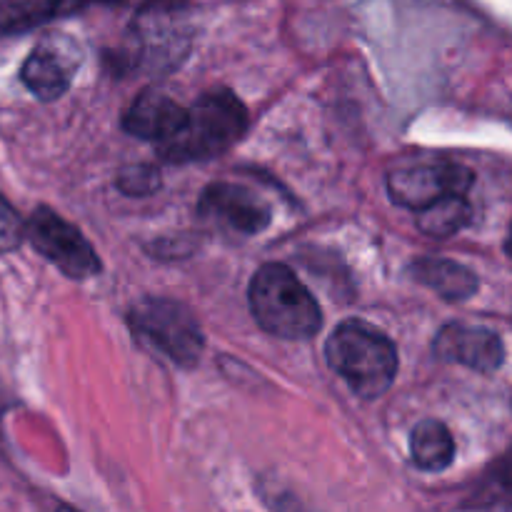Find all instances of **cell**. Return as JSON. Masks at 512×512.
<instances>
[{
    "instance_id": "15",
    "label": "cell",
    "mask_w": 512,
    "mask_h": 512,
    "mask_svg": "<svg viewBox=\"0 0 512 512\" xmlns=\"http://www.w3.org/2000/svg\"><path fill=\"white\" fill-rule=\"evenodd\" d=\"M125 195H150L160 188V173L153 165H130L115 180Z\"/></svg>"
},
{
    "instance_id": "16",
    "label": "cell",
    "mask_w": 512,
    "mask_h": 512,
    "mask_svg": "<svg viewBox=\"0 0 512 512\" xmlns=\"http://www.w3.org/2000/svg\"><path fill=\"white\" fill-rule=\"evenodd\" d=\"M23 235H25V225L20 223L15 210L0 198V253H8V250L18 248Z\"/></svg>"
},
{
    "instance_id": "13",
    "label": "cell",
    "mask_w": 512,
    "mask_h": 512,
    "mask_svg": "<svg viewBox=\"0 0 512 512\" xmlns=\"http://www.w3.org/2000/svg\"><path fill=\"white\" fill-rule=\"evenodd\" d=\"M473 218L465 195H445V198L435 200L428 208L418 210V228L430 238H450Z\"/></svg>"
},
{
    "instance_id": "9",
    "label": "cell",
    "mask_w": 512,
    "mask_h": 512,
    "mask_svg": "<svg viewBox=\"0 0 512 512\" xmlns=\"http://www.w3.org/2000/svg\"><path fill=\"white\" fill-rule=\"evenodd\" d=\"M435 355L448 363H460L478 373H495L505 360L503 340L498 333L480 325L448 323L435 335Z\"/></svg>"
},
{
    "instance_id": "7",
    "label": "cell",
    "mask_w": 512,
    "mask_h": 512,
    "mask_svg": "<svg viewBox=\"0 0 512 512\" xmlns=\"http://www.w3.org/2000/svg\"><path fill=\"white\" fill-rule=\"evenodd\" d=\"M198 213L210 223H218L240 235L263 233L273 220V213L263 198L235 183L208 185L198 203Z\"/></svg>"
},
{
    "instance_id": "11",
    "label": "cell",
    "mask_w": 512,
    "mask_h": 512,
    "mask_svg": "<svg viewBox=\"0 0 512 512\" xmlns=\"http://www.w3.org/2000/svg\"><path fill=\"white\" fill-rule=\"evenodd\" d=\"M410 275H413L420 285L435 290L440 298L453 300V303L473 298L480 288V280L473 270L448 258L415 260V263L410 265Z\"/></svg>"
},
{
    "instance_id": "18",
    "label": "cell",
    "mask_w": 512,
    "mask_h": 512,
    "mask_svg": "<svg viewBox=\"0 0 512 512\" xmlns=\"http://www.w3.org/2000/svg\"><path fill=\"white\" fill-rule=\"evenodd\" d=\"M498 483H500V488L508 490V493L512 495V448L508 450V455H505V458L500 460V465H498Z\"/></svg>"
},
{
    "instance_id": "6",
    "label": "cell",
    "mask_w": 512,
    "mask_h": 512,
    "mask_svg": "<svg viewBox=\"0 0 512 512\" xmlns=\"http://www.w3.org/2000/svg\"><path fill=\"white\" fill-rule=\"evenodd\" d=\"M473 180V173L465 165L440 160V163L393 170L388 175V195L403 208L423 210L445 195H465Z\"/></svg>"
},
{
    "instance_id": "5",
    "label": "cell",
    "mask_w": 512,
    "mask_h": 512,
    "mask_svg": "<svg viewBox=\"0 0 512 512\" xmlns=\"http://www.w3.org/2000/svg\"><path fill=\"white\" fill-rule=\"evenodd\" d=\"M25 235L33 248L68 278H93L103 268L93 245L83 238V233L50 208H38L30 215V220L25 223Z\"/></svg>"
},
{
    "instance_id": "1",
    "label": "cell",
    "mask_w": 512,
    "mask_h": 512,
    "mask_svg": "<svg viewBox=\"0 0 512 512\" xmlns=\"http://www.w3.org/2000/svg\"><path fill=\"white\" fill-rule=\"evenodd\" d=\"M328 365L360 398H380L398 375L393 340L365 320H345L325 343Z\"/></svg>"
},
{
    "instance_id": "4",
    "label": "cell",
    "mask_w": 512,
    "mask_h": 512,
    "mask_svg": "<svg viewBox=\"0 0 512 512\" xmlns=\"http://www.w3.org/2000/svg\"><path fill=\"white\" fill-rule=\"evenodd\" d=\"M130 325L173 363L193 368L203 353V330L188 308L178 300L145 298L130 310Z\"/></svg>"
},
{
    "instance_id": "8",
    "label": "cell",
    "mask_w": 512,
    "mask_h": 512,
    "mask_svg": "<svg viewBox=\"0 0 512 512\" xmlns=\"http://www.w3.org/2000/svg\"><path fill=\"white\" fill-rule=\"evenodd\" d=\"M78 63V45L65 38H45L23 63L20 78L35 98L55 100L70 88Z\"/></svg>"
},
{
    "instance_id": "17",
    "label": "cell",
    "mask_w": 512,
    "mask_h": 512,
    "mask_svg": "<svg viewBox=\"0 0 512 512\" xmlns=\"http://www.w3.org/2000/svg\"><path fill=\"white\" fill-rule=\"evenodd\" d=\"M125 0H43L45 20L63 18V15L83 13V10L93 8V5H120Z\"/></svg>"
},
{
    "instance_id": "3",
    "label": "cell",
    "mask_w": 512,
    "mask_h": 512,
    "mask_svg": "<svg viewBox=\"0 0 512 512\" xmlns=\"http://www.w3.org/2000/svg\"><path fill=\"white\" fill-rule=\"evenodd\" d=\"M248 128V110L230 90L218 88L205 93L188 110V123L175 138L160 145L168 163H193L225 153L243 138Z\"/></svg>"
},
{
    "instance_id": "12",
    "label": "cell",
    "mask_w": 512,
    "mask_h": 512,
    "mask_svg": "<svg viewBox=\"0 0 512 512\" xmlns=\"http://www.w3.org/2000/svg\"><path fill=\"white\" fill-rule=\"evenodd\" d=\"M410 453L425 473H443L455 460V440L438 420H423L410 435Z\"/></svg>"
},
{
    "instance_id": "10",
    "label": "cell",
    "mask_w": 512,
    "mask_h": 512,
    "mask_svg": "<svg viewBox=\"0 0 512 512\" xmlns=\"http://www.w3.org/2000/svg\"><path fill=\"white\" fill-rule=\"evenodd\" d=\"M185 123H188V108L158 90H145L143 95H138L123 118V128L130 135L160 145L175 138Z\"/></svg>"
},
{
    "instance_id": "19",
    "label": "cell",
    "mask_w": 512,
    "mask_h": 512,
    "mask_svg": "<svg viewBox=\"0 0 512 512\" xmlns=\"http://www.w3.org/2000/svg\"><path fill=\"white\" fill-rule=\"evenodd\" d=\"M505 250H508V255L512 258V228H510V233H508V240H505Z\"/></svg>"
},
{
    "instance_id": "14",
    "label": "cell",
    "mask_w": 512,
    "mask_h": 512,
    "mask_svg": "<svg viewBox=\"0 0 512 512\" xmlns=\"http://www.w3.org/2000/svg\"><path fill=\"white\" fill-rule=\"evenodd\" d=\"M43 23H48L43 0H3L0 3V35L25 33Z\"/></svg>"
},
{
    "instance_id": "2",
    "label": "cell",
    "mask_w": 512,
    "mask_h": 512,
    "mask_svg": "<svg viewBox=\"0 0 512 512\" xmlns=\"http://www.w3.org/2000/svg\"><path fill=\"white\" fill-rule=\"evenodd\" d=\"M250 310L260 328L285 340H308L323 325L318 300L283 263H265L250 280Z\"/></svg>"
}]
</instances>
